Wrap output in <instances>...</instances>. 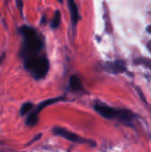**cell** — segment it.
Listing matches in <instances>:
<instances>
[{
  "mask_svg": "<svg viewBox=\"0 0 151 152\" xmlns=\"http://www.w3.org/2000/svg\"><path fill=\"white\" fill-rule=\"evenodd\" d=\"M147 32L151 35V25H150V26H148V27H147Z\"/></svg>",
  "mask_w": 151,
  "mask_h": 152,
  "instance_id": "cell-15",
  "label": "cell"
},
{
  "mask_svg": "<svg viewBox=\"0 0 151 152\" xmlns=\"http://www.w3.org/2000/svg\"><path fill=\"white\" fill-rule=\"evenodd\" d=\"M34 108V104L32 102H25L21 108H20V115L22 117V116H25L26 114H28L32 109Z\"/></svg>",
  "mask_w": 151,
  "mask_h": 152,
  "instance_id": "cell-11",
  "label": "cell"
},
{
  "mask_svg": "<svg viewBox=\"0 0 151 152\" xmlns=\"http://www.w3.org/2000/svg\"><path fill=\"white\" fill-rule=\"evenodd\" d=\"M42 137V134H37L36 136H35L34 137V139H32L28 144H27V146H29V145H31L32 143H34V142H36V141H38V140H40V138Z\"/></svg>",
  "mask_w": 151,
  "mask_h": 152,
  "instance_id": "cell-13",
  "label": "cell"
},
{
  "mask_svg": "<svg viewBox=\"0 0 151 152\" xmlns=\"http://www.w3.org/2000/svg\"><path fill=\"white\" fill-rule=\"evenodd\" d=\"M93 110L100 114L101 117L108 119H117L119 122L132 126L133 119L135 118V115L129 110L125 109H116L108 105H104L101 103H96L93 106Z\"/></svg>",
  "mask_w": 151,
  "mask_h": 152,
  "instance_id": "cell-2",
  "label": "cell"
},
{
  "mask_svg": "<svg viewBox=\"0 0 151 152\" xmlns=\"http://www.w3.org/2000/svg\"><path fill=\"white\" fill-rule=\"evenodd\" d=\"M69 88L73 92H80L83 90V86L79 77L76 75H73L69 77Z\"/></svg>",
  "mask_w": 151,
  "mask_h": 152,
  "instance_id": "cell-8",
  "label": "cell"
},
{
  "mask_svg": "<svg viewBox=\"0 0 151 152\" xmlns=\"http://www.w3.org/2000/svg\"><path fill=\"white\" fill-rule=\"evenodd\" d=\"M64 100V98L63 97H59V98H53V99H49V100H46V101H44V102H42L37 107H36V109L35 110H33L36 114H39L44 108H46L47 106H49V105H52V104H54V103H56V102H61V101H63Z\"/></svg>",
  "mask_w": 151,
  "mask_h": 152,
  "instance_id": "cell-7",
  "label": "cell"
},
{
  "mask_svg": "<svg viewBox=\"0 0 151 152\" xmlns=\"http://www.w3.org/2000/svg\"><path fill=\"white\" fill-rule=\"evenodd\" d=\"M61 22V14L59 10H56L53 15V18L51 21V27L52 28H58Z\"/></svg>",
  "mask_w": 151,
  "mask_h": 152,
  "instance_id": "cell-9",
  "label": "cell"
},
{
  "mask_svg": "<svg viewBox=\"0 0 151 152\" xmlns=\"http://www.w3.org/2000/svg\"><path fill=\"white\" fill-rule=\"evenodd\" d=\"M147 48H148V50L151 52V41H150L148 44H147Z\"/></svg>",
  "mask_w": 151,
  "mask_h": 152,
  "instance_id": "cell-14",
  "label": "cell"
},
{
  "mask_svg": "<svg viewBox=\"0 0 151 152\" xmlns=\"http://www.w3.org/2000/svg\"><path fill=\"white\" fill-rule=\"evenodd\" d=\"M103 69L109 73L119 74L126 70V65L124 61L117 60L114 61H109V62L105 63V65L103 66Z\"/></svg>",
  "mask_w": 151,
  "mask_h": 152,
  "instance_id": "cell-5",
  "label": "cell"
},
{
  "mask_svg": "<svg viewBox=\"0 0 151 152\" xmlns=\"http://www.w3.org/2000/svg\"><path fill=\"white\" fill-rule=\"evenodd\" d=\"M53 133L58 136H61L71 142H74V143H87V142H91L93 144H94L93 142H90V141H87L85 139H84L83 137L77 135V134H74L72 132H69V130L65 129V128H62V127H59V126H56V127H53Z\"/></svg>",
  "mask_w": 151,
  "mask_h": 152,
  "instance_id": "cell-4",
  "label": "cell"
},
{
  "mask_svg": "<svg viewBox=\"0 0 151 152\" xmlns=\"http://www.w3.org/2000/svg\"><path fill=\"white\" fill-rule=\"evenodd\" d=\"M19 32L23 38L22 48L20 53L21 57L29 54H37L42 51L44 44L35 28L23 25L19 28Z\"/></svg>",
  "mask_w": 151,
  "mask_h": 152,
  "instance_id": "cell-1",
  "label": "cell"
},
{
  "mask_svg": "<svg viewBox=\"0 0 151 152\" xmlns=\"http://www.w3.org/2000/svg\"><path fill=\"white\" fill-rule=\"evenodd\" d=\"M16 5L20 12V14L22 15V10H23V2L22 0H16Z\"/></svg>",
  "mask_w": 151,
  "mask_h": 152,
  "instance_id": "cell-12",
  "label": "cell"
},
{
  "mask_svg": "<svg viewBox=\"0 0 151 152\" xmlns=\"http://www.w3.org/2000/svg\"><path fill=\"white\" fill-rule=\"evenodd\" d=\"M4 54H3V55L0 57V63L2 62V61H3V59H4Z\"/></svg>",
  "mask_w": 151,
  "mask_h": 152,
  "instance_id": "cell-16",
  "label": "cell"
},
{
  "mask_svg": "<svg viewBox=\"0 0 151 152\" xmlns=\"http://www.w3.org/2000/svg\"><path fill=\"white\" fill-rule=\"evenodd\" d=\"M25 69L36 79L44 78L49 71L50 64L48 59L44 55L29 54L22 57Z\"/></svg>",
  "mask_w": 151,
  "mask_h": 152,
  "instance_id": "cell-3",
  "label": "cell"
},
{
  "mask_svg": "<svg viewBox=\"0 0 151 152\" xmlns=\"http://www.w3.org/2000/svg\"><path fill=\"white\" fill-rule=\"evenodd\" d=\"M134 62L136 64L143 65V66L147 67L148 69H150L151 70V59L146 58V57H139V58L134 60Z\"/></svg>",
  "mask_w": 151,
  "mask_h": 152,
  "instance_id": "cell-10",
  "label": "cell"
},
{
  "mask_svg": "<svg viewBox=\"0 0 151 152\" xmlns=\"http://www.w3.org/2000/svg\"><path fill=\"white\" fill-rule=\"evenodd\" d=\"M68 4L70 12V17L71 21L74 26H76L79 20V12H78V7L75 2V0H68Z\"/></svg>",
  "mask_w": 151,
  "mask_h": 152,
  "instance_id": "cell-6",
  "label": "cell"
},
{
  "mask_svg": "<svg viewBox=\"0 0 151 152\" xmlns=\"http://www.w3.org/2000/svg\"><path fill=\"white\" fill-rule=\"evenodd\" d=\"M58 1H59L60 3H62V1H63V0H58Z\"/></svg>",
  "mask_w": 151,
  "mask_h": 152,
  "instance_id": "cell-17",
  "label": "cell"
}]
</instances>
